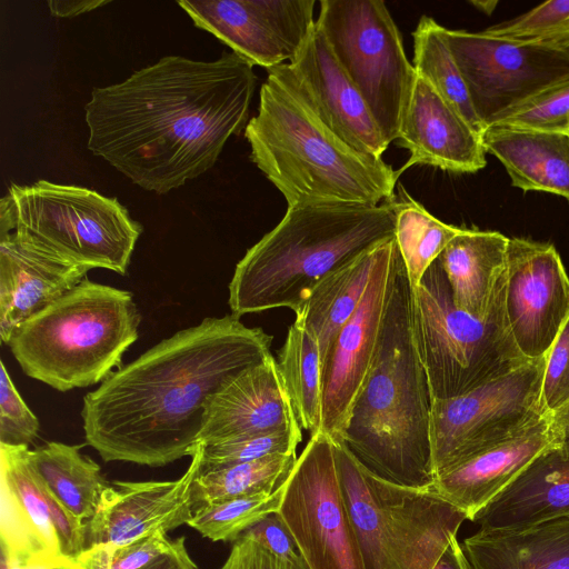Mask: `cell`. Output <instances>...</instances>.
I'll use <instances>...</instances> for the list:
<instances>
[{
  "label": "cell",
  "mask_w": 569,
  "mask_h": 569,
  "mask_svg": "<svg viewBox=\"0 0 569 569\" xmlns=\"http://www.w3.org/2000/svg\"><path fill=\"white\" fill-rule=\"evenodd\" d=\"M296 418L310 436L321 428V357L317 340L301 321L289 328L278 357Z\"/></svg>",
  "instance_id": "obj_30"
},
{
  "label": "cell",
  "mask_w": 569,
  "mask_h": 569,
  "mask_svg": "<svg viewBox=\"0 0 569 569\" xmlns=\"http://www.w3.org/2000/svg\"><path fill=\"white\" fill-rule=\"evenodd\" d=\"M241 537L256 540L273 553L282 557L299 556L297 542L278 512H273L246 530Z\"/></svg>",
  "instance_id": "obj_42"
},
{
  "label": "cell",
  "mask_w": 569,
  "mask_h": 569,
  "mask_svg": "<svg viewBox=\"0 0 569 569\" xmlns=\"http://www.w3.org/2000/svg\"><path fill=\"white\" fill-rule=\"evenodd\" d=\"M267 71L295 92L328 129L356 151L381 157L389 147L363 97L337 61L317 26L291 62Z\"/></svg>",
  "instance_id": "obj_18"
},
{
  "label": "cell",
  "mask_w": 569,
  "mask_h": 569,
  "mask_svg": "<svg viewBox=\"0 0 569 569\" xmlns=\"http://www.w3.org/2000/svg\"><path fill=\"white\" fill-rule=\"evenodd\" d=\"M29 458L56 499L73 516L87 522L98 507L100 497L110 485L100 466L81 453V446L49 441Z\"/></svg>",
  "instance_id": "obj_29"
},
{
  "label": "cell",
  "mask_w": 569,
  "mask_h": 569,
  "mask_svg": "<svg viewBox=\"0 0 569 569\" xmlns=\"http://www.w3.org/2000/svg\"><path fill=\"white\" fill-rule=\"evenodd\" d=\"M398 196L395 240L413 288L461 228L433 217L401 186Z\"/></svg>",
  "instance_id": "obj_33"
},
{
  "label": "cell",
  "mask_w": 569,
  "mask_h": 569,
  "mask_svg": "<svg viewBox=\"0 0 569 569\" xmlns=\"http://www.w3.org/2000/svg\"><path fill=\"white\" fill-rule=\"evenodd\" d=\"M485 130L549 87L569 78V52L480 32L445 29Z\"/></svg>",
  "instance_id": "obj_14"
},
{
  "label": "cell",
  "mask_w": 569,
  "mask_h": 569,
  "mask_svg": "<svg viewBox=\"0 0 569 569\" xmlns=\"http://www.w3.org/2000/svg\"><path fill=\"white\" fill-rule=\"evenodd\" d=\"M445 27L422 16L412 32L413 68L478 132L482 126L460 69L445 37Z\"/></svg>",
  "instance_id": "obj_32"
},
{
  "label": "cell",
  "mask_w": 569,
  "mask_h": 569,
  "mask_svg": "<svg viewBox=\"0 0 569 569\" xmlns=\"http://www.w3.org/2000/svg\"><path fill=\"white\" fill-rule=\"evenodd\" d=\"M27 446L0 445L1 553L11 561L80 569L87 522L52 495L29 458Z\"/></svg>",
  "instance_id": "obj_12"
},
{
  "label": "cell",
  "mask_w": 569,
  "mask_h": 569,
  "mask_svg": "<svg viewBox=\"0 0 569 569\" xmlns=\"http://www.w3.org/2000/svg\"><path fill=\"white\" fill-rule=\"evenodd\" d=\"M63 569H70V568H63Z\"/></svg>",
  "instance_id": "obj_50"
},
{
  "label": "cell",
  "mask_w": 569,
  "mask_h": 569,
  "mask_svg": "<svg viewBox=\"0 0 569 569\" xmlns=\"http://www.w3.org/2000/svg\"><path fill=\"white\" fill-rule=\"evenodd\" d=\"M377 248L325 277L296 313V319L317 340L321 362L362 300L376 262Z\"/></svg>",
  "instance_id": "obj_28"
},
{
  "label": "cell",
  "mask_w": 569,
  "mask_h": 569,
  "mask_svg": "<svg viewBox=\"0 0 569 569\" xmlns=\"http://www.w3.org/2000/svg\"><path fill=\"white\" fill-rule=\"evenodd\" d=\"M569 516V443L542 451L475 518L481 530H512Z\"/></svg>",
  "instance_id": "obj_24"
},
{
  "label": "cell",
  "mask_w": 569,
  "mask_h": 569,
  "mask_svg": "<svg viewBox=\"0 0 569 569\" xmlns=\"http://www.w3.org/2000/svg\"><path fill=\"white\" fill-rule=\"evenodd\" d=\"M0 445L29 446L38 437L40 423L13 385L0 361Z\"/></svg>",
  "instance_id": "obj_39"
},
{
  "label": "cell",
  "mask_w": 569,
  "mask_h": 569,
  "mask_svg": "<svg viewBox=\"0 0 569 569\" xmlns=\"http://www.w3.org/2000/svg\"><path fill=\"white\" fill-rule=\"evenodd\" d=\"M142 226L117 198L39 180L11 184L0 200V234L61 262L124 276Z\"/></svg>",
  "instance_id": "obj_7"
},
{
  "label": "cell",
  "mask_w": 569,
  "mask_h": 569,
  "mask_svg": "<svg viewBox=\"0 0 569 569\" xmlns=\"http://www.w3.org/2000/svg\"><path fill=\"white\" fill-rule=\"evenodd\" d=\"M140 322L130 291L86 278L22 323L8 346L28 377L64 392L119 369Z\"/></svg>",
  "instance_id": "obj_6"
},
{
  "label": "cell",
  "mask_w": 569,
  "mask_h": 569,
  "mask_svg": "<svg viewBox=\"0 0 569 569\" xmlns=\"http://www.w3.org/2000/svg\"><path fill=\"white\" fill-rule=\"evenodd\" d=\"M1 569H29V567L16 562H11L7 559H1Z\"/></svg>",
  "instance_id": "obj_48"
},
{
  "label": "cell",
  "mask_w": 569,
  "mask_h": 569,
  "mask_svg": "<svg viewBox=\"0 0 569 569\" xmlns=\"http://www.w3.org/2000/svg\"><path fill=\"white\" fill-rule=\"evenodd\" d=\"M336 467L363 569H433L467 519L431 487L389 482L333 441Z\"/></svg>",
  "instance_id": "obj_8"
},
{
  "label": "cell",
  "mask_w": 569,
  "mask_h": 569,
  "mask_svg": "<svg viewBox=\"0 0 569 569\" xmlns=\"http://www.w3.org/2000/svg\"><path fill=\"white\" fill-rule=\"evenodd\" d=\"M316 26L368 104L386 142L398 139L416 80L382 0H321Z\"/></svg>",
  "instance_id": "obj_10"
},
{
  "label": "cell",
  "mask_w": 569,
  "mask_h": 569,
  "mask_svg": "<svg viewBox=\"0 0 569 569\" xmlns=\"http://www.w3.org/2000/svg\"><path fill=\"white\" fill-rule=\"evenodd\" d=\"M189 456L191 462L177 480L110 483L87 521V548L97 543L123 546L187 525L193 512L191 490L200 469V443Z\"/></svg>",
  "instance_id": "obj_19"
},
{
  "label": "cell",
  "mask_w": 569,
  "mask_h": 569,
  "mask_svg": "<svg viewBox=\"0 0 569 569\" xmlns=\"http://www.w3.org/2000/svg\"><path fill=\"white\" fill-rule=\"evenodd\" d=\"M481 142L503 164L513 187L569 201V134L491 124L482 131Z\"/></svg>",
  "instance_id": "obj_25"
},
{
  "label": "cell",
  "mask_w": 569,
  "mask_h": 569,
  "mask_svg": "<svg viewBox=\"0 0 569 569\" xmlns=\"http://www.w3.org/2000/svg\"><path fill=\"white\" fill-rule=\"evenodd\" d=\"M506 311L523 357L546 356L569 316V277L553 244L509 238Z\"/></svg>",
  "instance_id": "obj_17"
},
{
  "label": "cell",
  "mask_w": 569,
  "mask_h": 569,
  "mask_svg": "<svg viewBox=\"0 0 569 569\" xmlns=\"http://www.w3.org/2000/svg\"><path fill=\"white\" fill-rule=\"evenodd\" d=\"M220 569H309L302 557H282L256 540L240 537Z\"/></svg>",
  "instance_id": "obj_41"
},
{
  "label": "cell",
  "mask_w": 569,
  "mask_h": 569,
  "mask_svg": "<svg viewBox=\"0 0 569 569\" xmlns=\"http://www.w3.org/2000/svg\"><path fill=\"white\" fill-rule=\"evenodd\" d=\"M541 397L547 412L569 401V316L547 353Z\"/></svg>",
  "instance_id": "obj_40"
},
{
  "label": "cell",
  "mask_w": 569,
  "mask_h": 569,
  "mask_svg": "<svg viewBox=\"0 0 569 569\" xmlns=\"http://www.w3.org/2000/svg\"><path fill=\"white\" fill-rule=\"evenodd\" d=\"M297 459L296 452L276 453L243 463L199 469L191 490L193 509L240 496L271 493L289 478Z\"/></svg>",
  "instance_id": "obj_31"
},
{
  "label": "cell",
  "mask_w": 569,
  "mask_h": 569,
  "mask_svg": "<svg viewBox=\"0 0 569 569\" xmlns=\"http://www.w3.org/2000/svg\"><path fill=\"white\" fill-rule=\"evenodd\" d=\"M509 238L497 231L461 229L438 257L456 307L483 319L506 287Z\"/></svg>",
  "instance_id": "obj_26"
},
{
  "label": "cell",
  "mask_w": 569,
  "mask_h": 569,
  "mask_svg": "<svg viewBox=\"0 0 569 569\" xmlns=\"http://www.w3.org/2000/svg\"><path fill=\"white\" fill-rule=\"evenodd\" d=\"M482 32L496 38L569 52V0L543 2Z\"/></svg>",
  "instance_id": "obj_35"
},
{
  "label": "cell",
  "mask_w": 569,
  "mask_h": 569,
  "mask_svg": "<svg viewBox=\"0 0 569 569\" xmlns=\"http://www.w3.org/2000/svg\"><path fill=\"white\" fill-rule=\"evenodd\" d=\"M431 408L413 332L412 287L398 249L375 357L342 442L376 476L403 487L430 488Z\"/></svg>",
  "instance_id": "obj_3"
},
{
  "label": "cell",
  "mask_w": 569,
  "mask_h": 569,
  "mask_svg": "<svg viewBox=\"0 0 569 569\" xmlns=\"http://www.w3.org/2000/svg\"><path fill=\"white\" fill-rule=\"evenodd\" d=\"M397 252L395 239L377 248L362 300L321 362L320 431L335 442L343 441L351 409L375 357Z\"/></svg>",
  "instance_id": "obj_16"
},
{
  "label": "cell",
  "mask_w": 569,
  "mask_h": 569,
  "mask_svg": "<svg viewBox=\"0 0 569 569\" xmlns=\"http://www.w3.org/2000/svg\"><path fill=\"white\" fill-rule=\"evenodd\" d=\"M256 82L253 66L232 51L212 61L164 56L92 89L87 147L138 187L164 194L211 169L246 129Z\"/></svg>",
  "instance_id": "obj_1"
},
{
  "label": "cell",
  "mask_w": 569,
  "mask_h": 569,
  "mask_svg": "<svg viewBox=\"0 0 569 569\" xmlns=\"http://www.w3.org/2000/svg\"><path fill=\"white\" fill-rule=\"evenodd\" d=\"M470 3L487 14H491L498 4L497 1H470Z\"/></svg>",
  "instance_id": "obj_47"
},
{
  "label": "cell",
  "mask_w": 569,
  "mask_h": 569,
  "mask_svg": "<svg viewBox=\"0 0 569 569\" xmlns=\"http://www.w3.org/2000/svg\"><path fill=\"white\" fill-rule=\"evenodd\" d=\"M193 24L267 70L291 62L316 27L315 0H179Z\"/></svg>",
  "instance_id": "obj_15"
},
{
  "label": "cell",
  "mask_w": 569,
  "mask_h": 569,
  "mask_svg": "<svg viewBox=\"0 0 569 569\" xmlns=\"http://www.w3.org/2000/svg\"><path fill=\"white\" fill-rule=\"evenodd\" d=\"M395 143L410 152L399 176L415 164L452 173H473L486 166L481 134L417 73Z\"/></svg>",
  "instance_id": "obj_21"
},
{
  "label": "cell",
  "mask_w": 569,
  "mask_h": 569,
  "mask_svg": "<svg viewBox=\"0 0 569 569\" xmlns=\"http://www.w3.org/2000/svg\"><path fill=\"white\" fill-rule=\"evenodd\" d=\"M108 3L109 1L101 0H51L47 2L50 13L58 18L77 17Z\"/></svg>",
  "instance_id": "obj_44"
},
{
  "label": "cell",
  "mask_w": 569,
  "mask_h": 569,
  "mask_svg": "<svg viewBox=\"0 0 569 569\" xmlns=\"http://www.w3.org/2000/svg\"><path fill=\"white\" fill-rule=\"evenodd\" d=\"M412 323L432 400L465 395L527 362L506 311V287L489 315L476 318L456 307L437 259L412 288Z\"/></svg>",
  "instance_id": "obj_9"
},
{
  "label": "cell",
  "mask_w": 569,
  "mask_h": 569,
  "mask_svg": "<svg viewBox=\"0 0 569 569\" xmlns=\"http://www.w3.org/2000/svg\"><path fill=\"white\" fill-rule=\"evenodd\" d=\"M550 426L561 442L569 443V401L549 412Z\"/></svg>",
  "instance_id": "obj_46"
},
{
  "label": "cell",
  "mask_w": 569,
  "mask_h": 569,
  "mask_svg": "<svg viewBox=\"0 0 569 569\" xmlns=\"http://www.w3.org/2000/svg\"><path fill=\"white\" fill-rule=\"evenodd\" d=\"M289 430L301 427L278 363L270 355L208 399L197 443Z\"/></svg>",
  "instance_id": "obj_20"
},
{
  "label": "cell",
  "mask_w": 569,
  "mask_h": 569,
  "mask_svg": "<svg viewBox=\"0 0 569 569\" xmlns=\"http://www.w3.org/2000/svg\"><path fill=\"white\" fill-rule=\"evenodd\" d=\"M461 546L471 569H569V516L512 530L479 529Z\"/></svg>",
  "instance_id": "obj_27"
},
{
  "label": "cell",
  "mask_w": 569,
  "mask_h": 569,
  "mask_svg": "<svg viewBox=\"0 0 569 569\" xmlns=\"http://www.w3.org/2000/svg\"><path fill=\"white\" fill-rule=\"evenodd\" d=\"M433 569H471L462 546L453 537L438 559Z\"/></svg>",
  "instance_id": "obj_45"
},
{
  "label": "cell",
  "mask_w": 569,
  "mask_h": 569,
  "mask_svg": "<svg viewBox=\"0 0 569 569\" xmlns=\"http://www.w3.org/2000/svg\"><path fill=\"white\" fill-rule=\"evenodd\" d=\"M287 480L273 492L240 496L193 509L188 526L212 541H237L270 513L278 512Z\"/></svg>",
  "instance_id": "obj_34"
},
{
  "label": "cell",
  "mask_w": 569,
  "mask_h": 569,
  "mask_svg": "<svg viewBox=\"0 0 569 569\" xmlns=\"http://www.w3.org/2000/svg\"><path fill=\"white\" fill-rule=\"evenodd\" d=\"M29 568L30 569H63V568L49 567V566H44V565H34Z\"/></svg>",
  "instance_id": "obj_49"
},
{
  "label": "cell",
  "mask_w": 569,
  "mask_h": 569,
  "mask_svg": "<svg viewBox=\"0 0 569 569\" xmlns=\"http://www.w3.org/2000/svg\"><path fill=\"white\" fill-rule=\"evenodd\" d=\"M89 269L42 254L12 233L0 234V338L8 345L16 330L64 296Z\"/></svg>",
  "instance_id": "obj_23"
},
{
  "label": "cell",
  "mask_w": 569,
  "mask_h": 569,
  "mask_svg": "<svg viewBox=\"0 0 569 569\" xmlns=\"http://www.w3.org/2000/svg\"><path fill=\"white\" fill-rule=\"evenodd\" d=\"M547 355L456 398L432 400L431 450L436 477L541 421Z\"/></svg>",
  "instance_id": "obj_11"
},
{
  "label": "cell",
  "mask_w": 569,
  "mask_h": 569,
  "mask_svg": "<svg viewBox=\"0 0 569 569\" xmlns=\"http://www.w3.org/2000/svg\"><path fill=\"white\" fill-rule=\"evenodd\" d=\"M301 430L239 436L212 442H199L200 469H213L257 460L276 453L296 452Z\"/></svg>",
  "instance_id": "obj_36"
},
{
  "label": "cell",
  "mask_w": 569,
  "mask_h": 569,
  "mask_svg": "<svg viewBox=\"0 0 569 569\" xmlns=\"http://www.w3.org/2000/svg\"><path fill=\"white\" fill-rule=\"evenodd\" d=\"M272 339L226 315L161 340L84 396L86 442L108 462L162 467L189 456L208 399L268 358Z\"/></svg>",
  "instance_id": "obj_2"
},
{
  "label": "cell",
  "mask_w": 569,
  "mask_h": 569,
  "mask_svg": "<svg viewBox=\"0 0 569 569\" xmlns=\"http://www.w3.org/2000/svg\"><path fill=\"white\" fill-rule=\"evenodd\" d=\"M549 413L520 435L482 450L436 477L431 488L473 521L542 451L560 443Z\"/></svg>",
  "instance_id": "obj_22"
},
{
  "label": "cell",
  "mask_w": 569,
  "mask_h": 569,
  "mask_svg": "<svg viewBox=\"0 0 569 569\" xmlns=\"http://www.w3.org/2000/svg\"><path fill=\"white\" fill-rule=\"evenodd\" d=\"M140 569H199L186 547V538L172 540L171 547Z\"/></svg>",
  "instance_id": "obj_43"
},
{
  "label": "cell",
  "mask_w": 569,
  "mask_h": 569,
  "mask_svg": "<svg viewBox=\"0 0 569 569\" xmlns=\"http://www.w3.org/2000/svg\"><path fill=\"white\" fill-rule=\"evenodd\" d=\"M493 124L569 134V78L509 110Z\"/></svg>",
  "instance_id": "obj_37"
},
{
  "label": "cell",
  "mask_w": 569,
  "mask_h": 569,
  "mask_svg": "<svg viewBox=\"0 0 569 569\" xmlns=\"http://www.w3.org/2000/svg\"><path fill=\"white\" fill-rule=\"evenodd\" d=\"M251 161L288 207L308 203L378 206L396 197L398 170L338 138L309 107L268 73L258 113L244 129Z\"/></svg>",
  "instance_id": "obj_5"
},
{
  "label": "cell",
  "mask_w": 569,
  "mask_h": 569,
  "mask_svg": "<svg viewBox=\"0 0 569 569\" xmlns=\"http://www.w3.org/2000/svg\"><path fill=\"white\" fill-rule=\"evenodd\" d=\"M397 196L378 206L308 203L281 221L237 263L231 315L289 308L298 313L328 274L395 239Z\"/></svg>",
  "instance_id": "obj_4"
},
{
  "label": "cell",
  "mask_w": 569,
  "mask_h": 569,
  "mask_svg": "<svg viewBox=\"0 0 569 569\" xmlns=\"http://www.w3.org/2000/svg\"><path fill=\"white\" fill-rule=\"evenodd\" d=\"M278 513L309 569H363L333 441L326 433L310 436L287 479Z\"/></svg>",
  "instance_id": "obj_13"
},
{
  "label": "cell",
  "mask_w": 569,
  "mask_h": 569,
  "mask_svg": "<svg viewBox=\"0 0 569 569\" xmlns=\"http://www.w3.org/2000/svg\"><path fill=\"white\" fill-rule=\"evenodd\" d=\"M171 543L162 532L123 546L97 543L86 548L76 561L80 569H140L167 551Z\"/></svg>",
  "instance_id": "obj_38"
}]
</instances>
